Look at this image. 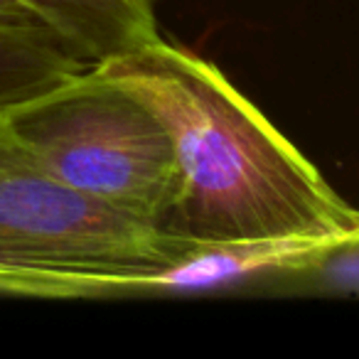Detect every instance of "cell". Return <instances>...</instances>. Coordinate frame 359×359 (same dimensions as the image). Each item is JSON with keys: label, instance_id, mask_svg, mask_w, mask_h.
Returning a JSON list of instances; mask_svg holds the SVG:
<instances>
[{"label": "cell", "instance_id": "obj_1", "mask_svg": "<svg viewBox=\"0 0 359 359\" xmlns=\"http://www.w3.org/2000/svg\"><path fill=\"white\" fill-rule=\"evenodd\" d=\"M94 67L128 86L172 135L180 187L168 234L207 246L359 231V207L212 62L158 37Z\"/></svg>", "mask_w": 359, "mask_h": 359}, {"label": "cell", "instance_id": "obj_2", "mask_svg": "<svg viewBox=\"0 0 359 359\" xmlns=\"http://www.w3.org/2000/svg\"><path fill=\"white\" fill-rule=\"evenodd\" d=\"M195 249L65 185L0 116V295L126 298Z\"/></svg>", "mask_w": 359, "mask_h": 359}, {"label": "cell", "instance_id": "obj_3", "mask_svg": "<svg viewBox=\"0 0 359 359\" xmlns=\"http://www.w3.org/2000/svg\"><path fill=\"white\" fill-rule=\"evenodd\" d=\"M3 123L65 185L168 234L180 187L175 143L128 86L86 67L6 111Z\"/></svg>", "mask_w": 359, "mask_h": 359}, {"label": "cell", "instance_id": "obj_4", "mask_svg": "<svg viewBox=\"0 0 359 359\" xmlns=\"http://www.w3.org/2000/svg\"><path fill=\"white\" fill-rule=\"evenodd\" d=\"M89 67L160 37L155 0H18Z\"/></svg>", "mask_w": 359, "mask_h": 359}, {"label": "cell", "instance_id": "obj_5", "mask_svg": "<svg viewBox=\"0 0 359 359\" xmlns=\"http://www.w3.org/2000/svg\"><path fill=\"white\" fill-rule=\"evenodd\" d=\"M86 62L42 22H0V114L65 84Z\"/></svg>", "mask_w": 359, "mask_h": 359}, {"label": "cell", "instance_id": "obj_6", "mask_svg": "<svg viewBox=\"0 0 359 359\" xmlns=\"http://www.w3.org/2000/svg\"><path fill=\"white\" fill-rule=\"evenodd\" d=\"M269 295H359V231L308 251L271 283Z\"/></svg>", "mask_w": 359, "mask_h": 359}, {"label": "cell", "instance_id": "obj_7", "mask_svg": "<svg viewBox=\"0 0 359 359\" xmlns=\"http://www.w3.org/2000/svg\"><path fill=\"white\" fill-rule=\"evenodd\" d=\"M0 22L3 25H15V22H40V20L25 6H20L18 0H0Z\"/></svg>", "mask_w": 359, "mask_h": 359}, {"label": "cell", "instance_id": "obj_8", "mask_svg": "<svg viewBox=\"0 0 359 359\" xmlns=\"http://www.w3.org/2000/svg\"><path fill=\"white\" fill-rule=\"evenodd\" d=\"M0 116H3V114H0Z\"/></svg>", "mask_w": 359, "mask_h": 359}]
</instances>
